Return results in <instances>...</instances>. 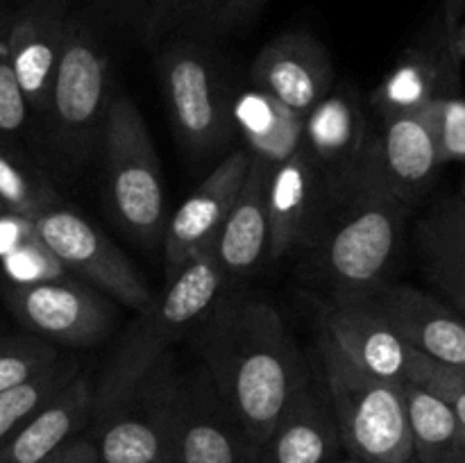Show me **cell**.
Wrapping results in <instances>:
<instances>
[{"label":"cell","instance_id":"cell-18","mask_svg":"<svg viewBox=\"0 0 465 463\" xmlns=\"http://www.w3.org/2000/svg\"><path fill=\"white\" fill-rule=\"evenodd\" d=\"M368 134L366 107L350 86L331 89L304 113L302 150L327 180L334 202L352 184Z\"/></svg>","mask_w":465,"mask_h":463},{"label":"cell","instance_id":"cell-19","mask_svg":"<svg viewBox=\"0 0 465 463\" xmlns=\"http://www.w3.org/2000/svg\"><path fill=\"white\" fill-rule=\"evenodd\" d=\"M357 300L381 313L420 354L445 366H465V318L445 300L411 284L389 281Z\"/></svg>","mask_w":465,"mask_h":463},{"label":"cell","instance_id":"cell-9","mask_svg":"<svg viewBox=\"0 0 465 463\" xmlns=\"http://www.w3.org/2000/svg\"><path fill=\"white\" fill-rule=\"evenodd\" d=\"M443 166L430 107L380 118L371 130L352 186L377 189L413 207L434 184ZM348 189V191H350Z\"/></svg>","mask_w":465,"mask_h":463},{"label":"cell","instance_id":"cell-26","mask_svg":"<svg viewBox=\"0 0 465 463\" xmlns=\"http://www.w3.org/2000/svg\"><path fill=\"white\" fill-rule=\"evenodd\" d=\"M416 463H465V434L452 409L416 384H402Z\"/></svg>","mask_w":465,"mask_h":463},{"label":"cell","instance_id":"cell-31","mask_svg":"<svg viewBox=\"0 0 465 463\" xmlns=\"http://www.w3.org/2000/svg\"><path fill=\"white\" fill-rule=\"evenodd\" d=\"M7 25L9 12H0V136H14L25 127L27 107L25 94L21 89L7 48Z\"/></svg>","mask_w":465,"mask_h":463},{"label":"cell","instance_id":"cell-34","mask_svg":"<svg viewBox=\"0 0 465 463\" xmlns=\"http://www.w3.org/2000/svg\"><path fill=\"white\" fill-rule=\"evenodd\" d=\"M41 463H98V454H95V448L89 436L77 434L71 440H66L62 448L54 449Z\"/></svg>","mask_w":465,"mask_h":463},{"label":"cell","instance_id":"cell-38","mask_svg":"<svg viewBox=\"0 0 465 463\" xmlns=\"http://www.w3.org/2000/svg\"><path fill=\"white\" fill-rule=\"evenodd\" d=\"M459 198H461L463 200V202H465V180H463V184H461V189H459Z\"/></svg>","mask_w":465,"mask_h":463},{"label":"cell","instance_id":"cell-10","mask_svg":"<svg viewBox=\"0 0 465 463\" xmlns=\"http://www.w3.org/2000/svg\"><path fill=\"white\" fill-rule=\"evenodd\" d=\"M36 234L59 259L64 271L98 289L114 302L141 311L153 302L154 293L134 263L75 209L57 207L36 218Z\"/></svg>","mask_w":465,"mask_h":463},{"label":"cell","instance_id":"cell-3","mask_svg":"<svg viewBox=\"0 0 465 463\" xmlns=\"http://www.w3.org/2000/svg\"><path fill=\"white\" fill-rule=\"evenodd\" d=\"M409 212L393 195L363 186L336 198L312 250L331 300H357L386 284Z\"/></svg>","mask_w":465,"mask_h":463},{"label":"cell","instance_id":"cell-29","mask_svg":"<svg viewBox=\"0 0 465 463\" xmlns=\"http://www.w3.org/2000/svg\"><path fill=\"white\" fill-rule=\"evenodd\" d=\"M57 361L54 345L39 336L0 340V393L35 379Z\"/></svg>","mask_w":465,"mask_h":463},{"label":"cell","instance_id":"cell-11","mask_svg":"<svg viewBox=\"0 0 465 463\" xmlns=\"http://www.w3.org/2000/svg\"><path fill=\"white\" fill-rule=\"evenodd\" d=\"M14 316L48 343L91 348L112 331L116 313L109 298L73 275L36 284H3Z\"/></svg>","mask_w":465,"mask_h":463},{"label":"cell","instance_id":"cell-37","mask_svg":"<svg viewBox=\"0 0 465 463\" xmlns=\"http://www.w3.org/2000/svg\"><path fill=\"white\" fill-rule=\"evenodd\" d=\"M5 213H9V209H7V204L3 202V198H0V218H3Z\"/></svg>","mask_w":465,"mask_h":463},{"label":"cell","instance_id":"cell-23","mask_svg":"<svg viewBox=\"0 0 465 463\" xmlns=\"http://www.w3.org/2000/svg\"><path fill=\"white\" fill-rule=\"evenodd\" d=\"M94 393L89 377H73L0 448V463H41L73 436L84 434L94 411Z\"/></svg>","mask_w":465,"mask_h":463},{"label":"cell","instance_id":"cell-15","mask_svg":"<svg viewBox=\"0 0 465 463\" xmlns=\"http://www.w3.org/2000/svg\"><path fill=\"white\" fill-rule=\"evenodd\" d=\"M322 336L352 366L377 379L411 384L420 352L363 300H331L322 307Z\"/></svg>","mask_w":465,"mask_h":463},{"label":"cell","instance_id":"cell-7","mask_svg":"<svg viewBox=\"0 0 465 463\" xmlns=\"http://www.w3.org/2000/svg\"><path fill=\"white\" fill-rule=\"evenodd\" d=\"M157 75L173 130L195 159L221 153L234 134L223 68L213 44L173 39L157 48Z\"/></svg>","mask_w":465,"mask_h":463},{"label":"cell","instance_id":"cell-39","mask_svg":"<svg viewBox=\"0 0 465 463\" xmlns=\"http://www.w3.org/2000/svg\"><path fill=\"white\" fill-rule=\"evenodd\" d=\"M0 9H3V5H0Z\"/></svg>","mask_w":465,"mask_h":463},{"label":"cell","instance_id":"cell-36","mask_svg":"<svg viewBox=\"0 0 465 463\" xmlns=\"http://www.w3.org/2000/svg\"><path fill=\"white\" fill-rule=\"evenodd\" d=\"M330 463H361V461H359V458H354V457H350V454H339V457H336V458H331V461Z\"/></svg>","mask_w":465,"mask_h":463},{"label":"cell","instance_id":"cell-22","mask_svg":"<svg viewBox=\"0 0 465 463\" xmlns=\"http://www.w3.org/2000/svg\"><path fill=\"white\" fill-rule=\"evenodd\" d=\"M416 250L440 300L465 318V202L457 193L436 200L418 221Z\"/></svg>","mask_w":465,"mask_h":463},{"label":"cell","instance_id":"cell-8","mask_svg":"<svg viewBox=\"0 0 465 463\" xmlns=\"http://www.w3.org/2000/svg\"><path fill=\"white\" fill-rule=\"evenodd\" d=\"M180 370L166 354L130 393L91 413L86 436L98 463H173Z\"/></svg>","mask_w":465,"mask_h":463},{"label":"cell","instance_id":"cell-24","mask_svg":"<svg viewBox=\"0 0 465 463\" xmlns=\"http://www.w3.org/2000/svg\"><path fill=\"white\" fill-rule=\"evenodd\" d=\"M268 0H148L141 36L159 48L173 39L213 41L248 25Z\"/></svg>","mask_w":465,"mask_h":463},{"label":"cell","instance_id":"cell-32","mask_svg":"<svg viewBox=\"0 0 465 463\" xmlns=\"http://www.w3.org/2000/svg\"><path fill=\"white\" fill-rule=\"evenodd\" d=\"M411 384L422 386L425 390L443 399L457 416L465 434V366H445L434 359L420 354L413 370Z\"/></svg>","mask_w":465,"mask_h":463},{"label":"cell","instance_id":"cell-41","mask_svg":"<svg viewBox=\"0 0 465 463\" xmlns=\"http://www.w3.org/2000/svg\"><path fill=\"white\" fill-rule=\"evenodd\" d=\"M0 12H3V9H0Z\"/></svg>","mask_w":465,"mask_h":463},{"label":"cell","instance_id":"cell-2","mask_svg":"<svg viewBox=\"0 0 465 463\" xmlns=\"http://www.w3.org/2000/svg\"><path fill=\"white\" fill-rule=\"evenodd\" d=\"M148 0H75L53 77L45 123L64 168L89 162L114 98V54L132 23H143Z\"/></svg>","mask_w":465,"mask_h":463},{"label":"cell","instance_id":"cell-21","mask_svg":"<svg viewBox=\"0 0 465 463\" xmlns=\"http://www.w3.org/2000/svg\"><path fill=\"white\" fill-rule=\"evenodd\" d=\"M271 168L250 162L248 177L213 241L212 254L225 277H248L271 259V225L266 207V180Z\"/></svg>","mask_w":465,"mask_h":463},{"label":"cell","instance_id":"cell-20","mask_svg":"<svg viewBox=\"0 0 465 463\" xmlns=\"http://www.w3.org/2000/svg\"><path fill=\"white\" fill-rule=\"evenodd\" d=\"M343 454L325 386L309 377L259 449V463H330Z\"/></svg>","mask_w":465,"mask_h":463},{"label":"cell","instance_id":"cell-27","mask_svg":"<svg viewBox=\"0 0 465 463\" xmlns=\"http://www.w3.org/2000/svg\"><path fill=\"white\" fill-rule=\"evenodd\" d=\"M0 198L16 216L36 221L50 209L62 207L57 189L39 168L18 157L0 136Z\"/></svg>","mask_w":465,"mask_h":463},{"label":"cell","instance_id":"cell-30","mask_svg":"<svg viewBox=\"0 0 465 463\" xmlns=\"http://www.w3.org/2000/svg\"><path fill=\"white\" fill-rule=\"evenodd\" d=\"M0 266H3L5 281H9V284H36V281H48L68 275L59 259L39 239V234L27 243L18 245L9 254H5L0 259Z\"/></svg>","mask_w":465,"mask_h":463},{"label":"cell","instance_id":"cell-40","mask_svg":"<svg viewBox=\"0 0 465 463\" xmlns=\"http://www.w3.org/2000/svg\"><path fill=\"white\" fill-rule=\"evenodd\" d=\"M411 463H416V461H411Z\"/></svg>","mask_w":465,"mask_h":463},{"label":"cell","instance_id":"cell-1","mask_svg":"<svg viewBox=\"0 0 465 463\" xmlns=\"http://www.w3.org/2000/svg\"><path fill=\"white\" fill-rule=\"evenodd\" d=\"M198 350L223 402L262 449L312 377L280 311L266 300L223 291L200 322Z\"/></svg>","mask_w":465,"mask_h":463},{"label":"cell","instance_id":"cell-13","mask_svg":"<svg viewBox=\"0 0 465 463\" xmlns=\"http://www.w3.org/2000/svg\"><path fill=\"white\" fill-rule=\"evenodd\" d=\"M334 204L330 184L302 148L268 171L266 207L271 261L295 250H313Z\"/></svg>","mask_w":465,"mask_h":463},{"label":"cell","instance_id":"cell-25","mask_svg":"<svg viewBox=\"0 0 465 463\" xmlns=\"http://www.w3.org/2000/svg\"><path fill=\"white\" fill-rule=\"evenodd\" d=\"M232 125L252 159L268 168L286 162L302 148L304 116L266 91L250 86L232 95Z\"/></svg>","mask_w":465,"mask_h":463},{"label":"cell","instance_id":"cell-6","mask_svg":"<svg viewBox=\"0 0 465 463\" xmlns=\"http://www.w3.org/2000/svg\"><path fill=\"white\" fill-rule=\"evenodd\" d=\"M318 363L339 422L343 452L361 463H411L404 386L359 370L322 334L318 339Z\"/></svg>","mask_w":465,"mask_h":463},{"label":"cell","instance_id":"cell-33","mask_svg":"<svg viewBox=\"0 0 465 463\" xmlns=\"http://www.w3.org/2000/svg\"><path fill=\"white\" fill-rule=\"evenodd\" d=\"M430 113L443 163H465V98L450 95L434 100L430 104Z\"/></svg>","mask_w":465,"mask_h":463},{"label":"cell","instance_id":"cell-17","mask_svg":"<svg viewBox=\"0 0 465 463\" xmlns=\"http://www.w3.org/2000/svg\"><path fill=\"white\" fill-rule=\"evenodd\" d=\"M252 86L298 113H307L334 89V64L325 44L307 30L272 36L250 66Z\"/></svg>","mask_w":465,"mask_h":463},{"label":"cell","instance_id":"cell-12","mask_svg":"<svg viewBox=\"0 0 465 463\" xmlns=\"http://www.w3.org/2000/svg\"><path fill=\"white\" fill-rule=\"evenodd\" d=\"M173 463H259V448L223 402L204 368L180 377Z\"/></svg>","mask_w":465,"mask_h":463},{"label":"cell","instance_id":"cell-35","mask_svg":"<svg viewBox=\"0 0 465 463\" xmlns=\"http://www.w3.org/2000/svg\"><path fill=\"white\" fill-rule=\"evenodd\" d=\"M452 45H454V53H457V57L461 59V62H465V21L459 23L457 32H454Z\"/></svg>","mask_w":465,"mask_h":463},{"label":"cell","instance_id":"cell-5","mask_svg":"<svg viewBox=\"0 0 465 463\" xmlns=\"http://www.w3.org/2000/svg\"><path fill=\"white\" fill-rule=\"evenodd\" d=\"M98 148L114 222L139 245H162L168 221L162 168L143 113L127 94H114Z\"/></svg>","mask_w":465,"mask_h":463},{"label":"cell","instance_id":"cell-14","mask_svg":"<svg viewBox=\"0 0 465 463\" xmlns=\"http://www.w3.org/2000/svg\"><path fill=\"white\" fill-rule=\"evenodd\" d=\"M252 157L239 148L227 154L203 184L168 216L163 227V271L168 277L204 252H212L213 241L248 177Z\"/></svg>","mask_w":465,"mask_h":463},{"label":"cell","instance_id":"cell-28","mask_svg":"<svg viewBox=\"0 0 465 463\" xmlns=\"http://www.w3.org/2000/svg\"><path fill=\"white\" fill-rule=\"evenodd\" d=\"M75 375L77 368L59 359L35 379L3 390L0 393V448Z\"/></svg>","mask_w":465,"mask_h":463},{"label":"cell","instance_id":"cell-4","mask_svg":"<svg viewBox=\"0 0 465 463\" xmlns=\"http://www.w3.org/2000/svg\"><path fill=\"white\" fill-rule=\"evenodd\" d=\"M227 277L212 252H204L168 277L153 302L141 309L123 336L112 363L95 386L94 411L107 409L130 393L166 354L204 320L209 309L225 291Z\"/></svg>","mask_w":465,"mask_h":463},{"label":"cell","instance_id":"cell-16","mask_svg":"<svg viewBox=\"0 0 465 463\" xmlns=\"http://www.w3.org/2000/svg\"><path fill=\"white\" fill-rule=\"evenodd\" d=\"M75 0H25L9 12L7 48L30 112L44 116Z\"/></svg>","mask_w":465,"mask_h":463}]
</instances>
